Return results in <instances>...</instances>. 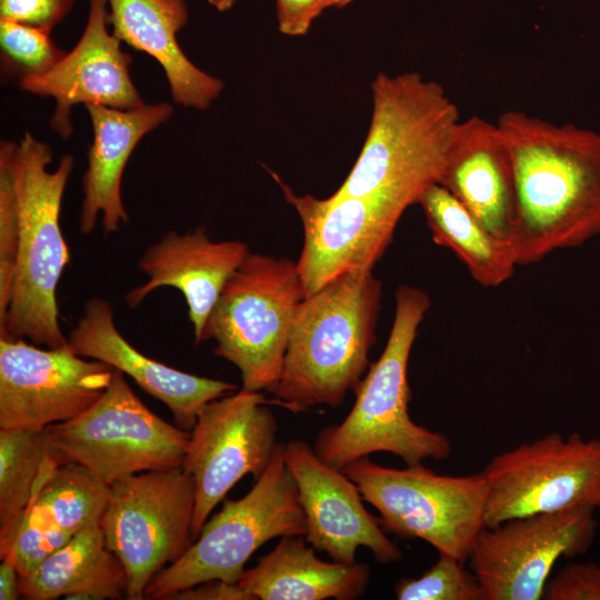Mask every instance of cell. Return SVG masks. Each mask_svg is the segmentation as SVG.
<instances>
[{"label":"cell","mask_w":600,"mask_h":600,"mask_svg":"<svg viewBox=\"0 0 600 600\" xmlns=\"http://www.w3.org/2000/svg\"><path fill=\"white\" fill-rule=\"evenodd\" d=\"M497 124L513 173L517 266L579 247L600 233V133L521 110Z\"/></svg>","instance_id":"cell-1"},{"label":"cell","mask_w":600,"mask_h":600,"mask_svg":"<svg viewBox=\"0 0 600 600\" xmlns=\"http://www.w3.org/2000/svg\"><path fill=\"white\" fill-rule=\"evenodd\" d=\"M361 152L338 194L374 197L407 209L438 182L462 120L444 88L418 72L379 73Z\"/></svg>","instance_id":"cell-2"},{"label":"cell","mask_w":600,"mask_h":600,"mask_svg":"<svg viewBox=\"0 0 600 600\" xmlns=\"http://www.w3.org/2000/svg\"><path fill=\"white\" fill-rule=\"evenodd\" d=\"M382 284L372 269L338 276L302 298L292 321L274 403L293 412L339 407L370 367Z\"/></svg>","instance_id":"cell-3"},{"label":"cell","mask_w":600,"mask_h":600,"mask_svg":"<svg viewBox=\"0 0 600 600\" xmlns=\"http://www.w3.org/2000/svg\"><path fill=\"white\" fill-rule=\"evenodd\" d=\"M430 306L428 294L416 287L402 284L396 291L394 319L380 358L354 390L356 402L347 417L316 438L314 451L330 466L341 470L376 452L400 457L408 466L452 453L446 434L417 424L408 410L409 358Z\"/></svg>","instance_id":"cell-4"},{"label":"cell","mask_w":600,"mask_h":600,"mask_svg":"<svg viewBox=\"0 0 600 600\" xmlns=\"http://www.w3.org/2000/svg\"><path fill=\"white\" fill-rule=\"evenodd\" d=\"M49 144L30 132L13 144L19 240L10 302L0 321V338H28L57 348L68 342L59 323L57 287L70 252L60 227L64 189L73 168L70 154L53 171Z\"/></svg>","instance_id":"cell-5"},{"label":"cell","mask_w":600,"mask_h":600,"mask_svg":"<svg viewBox=\"0 0 600 600\" xmlns=\"http://www.w3.org/2000/svg\"><path fill=\"white\" fill-rule=\"evenodd\" d=\"M303 298L297 262L249 253L210 312L201 342L241 373L242 388L273 392L293 317Z\"/></svg>","instance_id":"cell-6"},{"label":"cell","mask_w":600,"mask_h":600,"mask_svg":"<svg viewBox=\"0 0 600 600\" xmlns=\"http://www.w3.org/2000/svg\"><path fill=\"white\" fill-rule=\"evenodd\" d=\"M304 534V513L286 466L284 443H279L250 491L238 500L223 499L222 509L207 520L187 552L150 581L144 599L166 600L213 579L237 583L261 546L273 538Z\"/></svg>","instance_id":"cell-7"},{"label":"cell","mask_w":600,"mask_h":600,"mask_svg":"<svg viewBox=\"0 0 600 600\" xmlns=\"http://www.w3.org/2000/svg\"><path fill=\"white\" fill-rule=\"evenodd\" d=\"M359 488L380 523L402 539H421L438 553L468 561L486 528L487 482L482 472L438 474L422 463L384 467L368 457L341 469Z\"/></svg>","instance_id":"cell-8"},{"label":"cell","mask_w":600,"mask_h":600,"mask_svg":"<svg viewBox=\"0 0 600 600\" xmlns=\"http://www.w3.org/2000/svg\"><path fill=\"white\" fill-rule=\"evenodd\" d=\"M58 466L79 463L109 486L181 467L190 432L153 413L114 369L103 394L77 417L47 427Z\"/></svg>","instance_id":"cell-9"},{"label":"cell","mask_w":600,"mask_h":600,"mask_svg":"<svg viewBox=\"0 0 600 600\" xmlns=\"http://www.w3.org/2000/svg\"><path fill=\"white\" fill-rule=\"evenodd\" d=\"M193 478L181 467L137 473L111 484L100 527L122 562L129 600L144 599L150 581L193 543Z\"/></svg>","instance_id":"cell-10"},{"label":"cell","mask_w":600,"mask_h":600,"mask_svg":"<svg viewBox=\"0 0 600 600\" xmlns=\"http://www.w3.org/2000/svg\"><path fill=\"white\" fill-rule=\"evenodd\" d=\"M481 472L488 528L536 513L600 508V438L551 432L494 454Z\"/></svg>","instance_id":"cell-11"},{"label":"cell","mask_w":600,"mask_h":600,"mask_svg":"<svg viewBox=\"0 0 600 600\" xmlns=\"http://www.w3.org/2000/svg\"><path fill=\"white\" fill-rule=\"evenodd\" d=\"M261 391L242 388L202 407L181 468L194 481L193 541L217 504L247 474L258 480L279 442L277 420Z\"/></svg>","instance_id":"cell-12"},{"label":"cell","mask_w":600,"mask_h":600,"mask_svg":"<svg viewBox=\"0 0 600 600\" xmlns=\"http://www.w3.org/2000/svg\"><path fill=\"white\" fill-rule=\"evenodd\" d=\"M594 509L536 513L486 527L468 559L481 600H539L554 564L588 552Z\"/></svg>","instance_id":"cell-13"},{"label":"cell","mask_w":600,"mask_h":600,"mask_svg":"<svg viewBox=\"0 0 600 600\" xmlns=\"http://www.w3.org/2000/svg\"><path fill=\"white\" fill-rule=\"evenodd\" d=\"M113 370L69 342L42 349L0 338V428L39 430L77 417L103 394Z\"/></svg>","instance_id":"cell-14"},{"label":"cell","mask_w":600,"mask_h":600,"mask_svg":"<svg viewBox=\"0 0 600 600\" xmlns=\"http://www.w3.org/2000/svg\"><path fill=\"white\" fill-rule=\"evenodd\" d=\"M272 176L303 227V248L297 262L303 298L342 273L372 269L407 210L374 197L336 192L326 199L299 196Z\"/></svg>","instance_id":"cell-15"},{"label":"cell","mask_w":600,"mask_h":600,"mask_svg":"<svg viewBox=\"0 0 600 600\" xmlns=\"http://www.w3.org/2000/svg\"><path fill=\"white\" fill-rule=\"evenodd\" d=\"M284 461L304 513L306 541L317 551L352 563L358 548L364 547L380 563L401 560V549L367 510L359 488L342 470L300 439L284 443Z\"/></svg>","instance_id":"cell-16"},{"label":"cell","mask_w":600,"mask_h":600,"mask_svg":"<svg viewBox=\"0 0 600 600\" xmlns=\"http://www.w3.org/2000/svg\"><path fill=\"white\" fill-rule=\"evenodd\" d=\"M88 1V20L74 48L51 70L20 84L23 91L54 99L49 123L63 140L73 131L70 114L76 104L121 110L144 104L130 77L131 57L108 30V1Z\"/></svg>","instance_id":"cell-17"},{"label":"cell","mask_w":600,"mask_h":600,"mask_svg":"<svg viewBox=\"0 0 600 600\" xmlns=\"http://www.w3.org/2000/svg\"><path fill=\"white\" fill-rule=\"evenodd\" d=\"M68 342L77 354L128 374L142 390L164 403L184 430L193 428L204 404L238 388L232 382L191 374L143 354L119 332L113 310L98 297L84 303Z\"/></svg>","instance_id":"cell-18"},{"label":"cell","mask_w":600,"mask_h":600,"mask_svg":"<svg viewBox=\"0 0 600 600\" xmlns=\"http://www.w3.org/2000/svg\"><path fill=\"white\" fill-rule=\"evenodd\" d=\"M249 253L244 242L212 241L204 227L186 234L170 231L142 254L139 268L149 279L126 294V303L133 309L158 288L178 289L188 306L194 342L200 343L226 283Z\"/></svg>","instance_id":"cell-19"},{"label":"cell","mask_w":600,"mask_h":600,"mask_svg":"<svg viewBox=\"0 0 600 600\" xmlns=\"http://www.w3.org/2000/svg\"><path fill=\"white\" fill-rule=\"evenodd\" d=\"M438 183L512 252L514 182L497 122L479 116L460 121Z\"/></svg>","instance_id":"cell-20"},{"label":"cell","mask_w":600,"mask_h":600,"mask_svg":"<svg viewBox=\"0 0 600 600\" xmlns=\"http://www.w3.org/2000/svg\"><path fill=\"white\" fill-rule=\"evenodd\" d=\"M84 107L91 119L93 141L82 179L80 231L92 232L101 216L102 229L110 234L129 221L121 194L126 164L139 141L166 122L173 108L167 102L128 110L100 104Z\"/></svg>","instance_id":"cell-21"},{"label":"cell","mask_w":600,"mask_h":600,"mask_svg":"<svg viewBox=\"0 0 600 600\" xmlns=\"http://www.w3.org/2000/svg\"><path fill=\"white\" fill-rule=\"evenodd\" d=\"M112 33L156 59L168 79L177 104L207 110L220 96L223 82L194 66L178 44L187 24L186 0H107Z\"/></svg>","instance_id":"cell-22"},{"label":"cell","mask_w":600,"mask_h":600,"mask_svg":"<svg viewBox=\"0 0 600 600\" xmlns=\"http://www.w3.org/2000/svg\"><path fill=\"white\" fill-rule=\"evenodd\" d=\"M304 536L282 537L237 583L253 600H354L364 594L368 564L324 561Z\"/></svg>","instance_id":"cell-23"},{"label":"cell","mask_w":600,"mask_h":600,"mask_svg":"<svg viewBox=\"0 0 600 600\" xmlns=\"http://www.w3.org/2000/svg\"><path fill=\"white\" fill-rule=\"evenodd\" d=\"M432 240L454 252L483 287L507 282L517 267L511 250L491 236L443 186L434 182L418 199Z\"/></svg>","instance_id":"cell-24"},{"label":"cell","mask_w":600,"mask_h":600,"mask_svg":"<svg viewBox=\"0 0 600 600\" xmlns=\"http://www.w3.org/2000/svg\"><path fill=\"white\" fill-rule=\"evenodd\" d=\"M111 486L74 462L58 466L52 456L46 460L34 488L37 501L63 531L100 526L110 499Z\"/></svg>","instance_id":"cell-25"},{"label":"cell","mask_w":600,"mask_h":600,"mask_svg":"<svg viewBox=\"0 0 600 600\" xmlns=\"http://www.w3.org/2000/svg\"><path fill=\"white\" fill-rule=\"evenodd\" d=\"M50 454L47 428H0V539L13 530L27 508Z\"/></svg>","instance_id":"cell-26"},{"label":"cell","mask_w":600,"mask_h":600,"mask_svg":"<svg viewBox=\"0 0 600 600\" xmlns=\"http://www.w3.org/2000/svg\"><path fill=\"white\" fill-rule=\"evenodd\" d=\"M108 550L100 526L79 531L30 574L19 578L20 594L29 600L68 599L90 579Z\"/></svg>","instance_id":"cell-27"},{"label":"cell","mask_w":600,"mask_h":600,"mask_svg":"<svg viewBox=\"0 0 600 600\" xmlns=\"http://www.w3.org/2000/svg\"><path fill=\"white\" fill-rule=\"evenodd\" d=\"M66 51L56 46L50 32L0 19V70L4 82L24 80L51 70Z\"/></svg>","instance_id":"cell-28"},{"label":"cell","mask_w":600,"mask_h":600,"mask_svg":"<svg viewBox=\"0 0 600 600\" xmlns=\"http://www.w3.org/2000/svg\"><path fill=\"white\" fill-rule=\"evenodd\" d=\"M73 536L60 529L32 497L13 530L0 539V558L12 554L19 578L30 574L51 553L63 547Z\"/></svg>","instance_id":"cell-29"},{"label":"cell","mask_w":600,"mask_h":600,"mask_svg":"<svg viewBox=\"0 0 600 600\" xmlns=\"http://www.w3.org/2000/svg\"><path fill=\"white\" fill-rule=\"evenodd\" d=\"M393 591L399 600H481L473 571L447 553H439L438 560L420 577L397 581Z\"/></svg>","instance_id":"cell-30"},{"label":"cell","mask_w":600,"mask_h":600,"mask_svg":"<svg viewBox=\"0 0 600 600\" xmlns=\"http://www.w3.org/2000/svg\"><path fill=\"white\" fill-rule=\"evenodd\" d=\"M13 144L7 140L0 143V320L6 317L10 302L19 240Z\"/></svg>","instance_id":"cell-31"},{"label":"cell","mask_w":600,"mask_h":600,"mask_svg":"<svg viewBox=\"0 0 600 600\" xmlns=\"http://www.w3.org/2000/svg\"><path fill=\"white\" fill-rule=\"evenodd\" d=\"M544 600H600V564L570 562L552 576L543 591Z\"/></svg>","instance_id":"cell-32"},{"label":"cell","mask_w":600,"mask_h":600,"mask_svg":"<svg viewBox=\"0 0 600 600\" xmlns=\"http://www.w3.org/2000/svg\"><path fill=\"white\" fill-rule=\"evenodd\" d=\"M74 0H0V19L51 33L70 12Z\"/></svg>","instance_id":"cell-33"},{"label":"cell","mask_w":600,"mask_h":600,"mask_svg":"<svg viewBox=\"0 0 600 600\" xmlns=\"http://www.w3.org/2000/svg\"><path fill=\"white\" fill-rule=\"evenodd\" d=\"M353 0H276L278 29L289 37H301L309 32L313 21L324 10L342 9Z\"/></svg>","instance_id":"cell-34"},{"label":"cell","mask_w":600,"mask_h":600,"mask_svg":"<svg viewBox=\"0 0 600 600\" xmlns=\"http://www.w3.org/2000/svg\"><path fill=\"white\" fill-rule=\"evenodd\" d=\"M128 577L121 560L110 550L90 579L68 599L106 600L127 596Z\"/></svg>","instance_id":"cell-35"},{"label":"cell","mask_w":600,"mask_h":600,"mask_svg":"<svg viewBox=\"0 0 600 600\" xmlns=\"http://www.w3.org/2000/svg\"><path fill=\"white\" fill-rule=\"evenodd\" d=\"M166 600H253V598L238 583L213 579L179 590Z\"/></svg>","instance_id":"cell-36"},{"label":"cell","mask_w":600,"mask_h":600,"mask_svg":"<svg viewBox=\"0 0 600 600\" xmlns=\"http://www.w3.org/2000/svg\"><path fill=\"white\" fill-rule=\"evenodd\" d=\"M0 600H17L20 594L19 573L12 554L1 559Z\"/></svg>","instance_id":"cell-37"},{"label":"cell","mask_w":600,"mask_h":600,"mask_svg":"<svg viewBox=\"0 0 600 600\" xmlns=\"http://www.w3.org/2000/svg\"><path fill=\"white\" fill-rule=\"evenodd\" d=\"M210 6L220 12L230 10L238 0H207Z\"/></svg>","instance_id":"cell-38"}]
</instances>
